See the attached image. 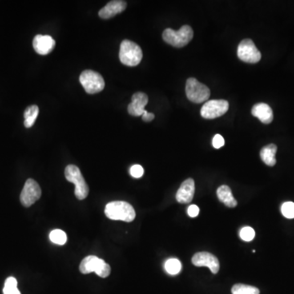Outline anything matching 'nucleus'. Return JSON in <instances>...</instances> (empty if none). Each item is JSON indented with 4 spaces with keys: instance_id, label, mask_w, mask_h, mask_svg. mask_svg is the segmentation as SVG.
Here are the masks:
<instances>
[{
    "instance_id": "30",
    "label": "nucleus",
    "mask_w": 294,
    "mask_h": 294,
    "mask_svg": "<svg viewBox=\"0 0 294 294\" xmlns=\"http://www.w3.org/2000/svg\"><path fill=\"white\" fill-rule=\"evenodd\" d=\"M142 119L145 121V122H150L152 121L153 119H155V114L153 113H149L148 111L145 110V112L142 115Z\"/></svg>"
},
{
    "instance_id": "3",
    "label": "nucleus",
    "mask_w": 294,
    "mask_h": 294,
    "mask_svg": "<svg viewBox=\"0 0 294 294\" xmlns=\"http://www.w3.org/2000/svg\"><path fill=\"white\" fill-rule=\"evenodd\" d=\"M193 36L194 32L192 28L187 25L182 26L178 31L167 28L163 33V40L175 48H182L188 45Z\"/></svg>"
},
{
    "instance_id": "6",
    "label": "nucleus",
    "mask_w": 294,
    "mask_h": 294,
    "mask_svg": "<svg viewBox=\"0 0 294 294\" xmlns=\"http://www.w3.org/2000/svg\"><path fill=\"white\" fill-rule=\"evenodd\" d=\"M79 82L89 94L100 93L105 88L104 78L99 73L94 70H87L81 73Z\"/></svg>"
},
{
    "instance_id": "13",
    "label": "nucleus",
    "mask_w": 294,
    "mask_h": 294,
    "mask_svg": "<svg viewBox=\"0 0 294 294\" xmlns=\"http://www.w3.org/2000/svg\"><path fill=\"white\" fill-rule=\"evenodd\" d=\"M195 181L192 178H188L182 182L176 194V199L178 203H191L195 195Z\"/></svg>"
},
{
    "instance_id": "10",
    "label": "nucleus",
    "mask_w": 294,
    "mask_h": 294,
    "mask_svg": "<svg viewBox=\"0 0 294 294\" xmlns=\"http://www.w3.org/2000/svg\"><path fill=\"white\" fill-rule=\"evenodd\" d=\"M192 263L195 267H206L213 274H217L220 269V263L214 254L207 252L197 253L192 258Z\"/></svg>"
},
{
    "instance_id": "2",
    "label": "nucleus",
    "mask_w": 294,
    "mask_h": 294,
    "mask_svg": "<svg viewBox=\"0 0 294 294\" xmlns=\"http://www.w3.org/2000/svg\"><path fill=\"white\" fill-rule=\"evenodd\" d=\"M142 49L136 43L128 39L121 43L119 60L125 66H138L142 61Z\"/></svg>"
},
{
    "instance_id": "7",
    "label": "nucleus",
    "mask_w": 294,
    "mask_h": 294,
    "mask_svg": "<svg viewBox=\"0 0 294 294\" xmlns=\"http://www.w3.org/2000/svg\"><path fill=\"white\" fill-rule=\"evenodd\" d=\"M237 54L239 59L247 63H258L262 58L260 51L254 45V41L249 38H246L239 43Z\"/></svg>"
},
{
    "instance_id": "1",
    "label": "nucleus",
    "mask_w": 294,
    "mask_h": 294,
    "mask_svg": "<svg viewBox=\"0 0 294 294\" xmlns=\"http://www.w3.org/2000/svg\"><path fill=\"white\" fill-rule=\"evenodd\" d=\"M105 214L111 220L131 222L135 219L134 207L124 201L110 202L105 208Z\"/></svg>"
},
{
    "instance_id": "8",
    "label": "nucleus",
    "mask_w": 294,
    "mask_h": 294,
    "mask_svg": "<svg viewBox=\"0 0 294 294\" xmlns=\"http://www.w3.org/2000/svg\"><path fill=\"white\" fill-rule=\"evenodd\" d=\"M229 102L226 100H211L203 104L201 108V116L204 119H216L227 112Z\"/></svg>"
},
{
    "instance_id": "18",
    "label": "nucleus",
    "mask_w": 294,
    "mask_h": 294,
    "mask_svg": "<svg viewBox=\"0 0 294 294\" xmlns=\"http://www.w3.org/2000/svg\"><path fill=\"white\" fill-rule=\"evenodd\" d=\"M101 261H102V259H100L98 257H86L81 262L80 266H79V271H80L81 273L83 274H90L92 272H96L97 269L99 267Z\"/></svg>"
},
{
    "instance_id": "19",
    "label": "nucleus",
    "mask_w": 294,
    "mask_h": 294,
    "mask_svg": "<svg viewBox=\"0 0 294 294\" xmlns=\"http://www.w3.org/2000/svg\"><path fill=\"white\" fill-rule=\"evenodd\" d=\"M38 113H39V109L35 105L29 106L25 110V113H24V118H25L24 125H25V127L30 129L34 124L37 117H38Z\"/></svg>"
},
{
    "instance_id": "29",
    "label": "nucleus",
    "mask_w": 294,
    "mask_h": 294,
    "mask_svg": "<svg viewBox=\"0 0 294 294\" xmlns=\"http://www.w3.org/2000/svg\"><path fill=\"white\" fill-rule=\"evenodd\" d=\"M188 215L191 218H195L199 215V208L198 206L191 205L188 207Z\"/></svg>"
},
{
    "instance_id": "25",
    "label": "nucleus",
    "mask_w": 294,
    "mask_h": 294,
    "mask_svg": "<svg viewBox=\"0 0 294 294\" xmlns=\"http://www.w3.org/2000/svg\"><path fill=\"white\" fill-rule=\"evenodd\" d=\"M282 214L288 219L294 218V203L286 202L281 206Z\"/></svg>"
},
{
    "instance_id": "11",
    "label": "nucleus",
    "mask_w": 294,
    "mask_h": 294,
    "mask_svg": "<svg viewBox=\"0 0 294 294\" xmlns=\"http://www.w3.org/2000/svg\"><path fill=\"white\" fill-rule=\"evenodd\" d=\"M148 103V97L146 93L138 92L134 93L132 102L128 106V111L133 116H142L145 112V107Z\"/></svg>"
},
{
    "instance_id": "22",
    "label": "nucleus",
    "mask_w": 294,
    "mask_h": 294,
    "mask_svg": "<svg viewBox=\"0 0 294 294\" xmlns=\"http://www.w3.org/2000/svg\"><path fill=\"white\" fill-rule=\"evenodd\" d=\"M50 239L53 243L58 244V245H63L66 243L67 240V236H66V233L64 232L62 230H54L50 233L49 235Z\"/></svg>"
},
{
    "instance_id": "24",
    "label": "nucleus",
    "mask_w": 294,
    "mask_h": 294,
    "mask_svg": "<svg viewBox=\"0 0 294 294\" xmlns=\"http://www.w3.org/2000/svg\"><path fill=\"white\" fill-rule=\"evenodd\" d=\"M110 271H111V269H110V266L102 259L99 267L97 269L95 273L100 277L106 278L110 275Z\"/></svg>"
},
{
    "instance_id": "23",
    "label": "nucleus",
    "mask_w": 294,
    "mask_h": 294,
    "mask_svg": "<svg viewBox=\"0 0 294 294\" xmlns=\"http://www.w3.org/2000/svg\"><path fill=\"white\" fill-rule=\"evenodd\" d=\"M4 294H21L17 288V281L15 278L9 277L6 279Z\"/></svg>"
},
{
    "instance_id": "21",
    "label": "nucleus",
    "mask_w": 294,
    "mask_h": 294,
    "mask_svg": "<svg viewBox=\"0 0 294 294\" xmlns=\"http://www.w3.org/2000/svg\"><path fill=\"white\" fill-rule=\"evenodd\" d=\"M164 268L170 275H178L182 270V263L177 258H170L166 262Z\"/></svg>"
},
{
    "instance_id": "5",
    "label": "nucleus",
    "mask_w": 294,
    "mask_h": 294,
    "mask_svg": "<svg viewBox=\"0 0 294 294\" xmlns=\"http://www.w3.org/2000/svg\"><path fill=\"white\" fill-rule=\"evenodd\" d=\"M186 93L187 98L195 103L206 102L210 97L209 89L195 78H188L186 81Z\"/></svg>"
},
{
    "instance_id": "15",
    "label": "nucleus",
    "mask_w": 294,
    "mask_h": 294,
    "mask_svg": "<svg viewBox=\"0 0 294 294\" xmlns=\"http://www.w3.org/2000/svg\"><path fill=\"white\" fill-rule=\"evenodd\" d=\"M252 114L265 124H269L273 120V111L270 106L266 103H258L254 106Z\"/></svg>"
},
{
    "instance_id": "28",
    "label": "nucleus",
    "mask_w": 294,
    "mask_h": 294,
    "mask_svg": "<svg viewBox=\"0 0 294 294\" xmlns=\"http://www.w3.org/2000/svg\"><path fill=\"white\" fill-rule=\"evenodd\" d=\"M224 138L222 135L216 134V135L214 136V139H213V146H214V148H221V147L224 146Z\"/></svg>"
},
{
    "instance_id": "17",
    "label": "nucleus",
    "mask_w": 294,
    "mask_h": 294,
    "mask_svg": "<svg viewBox=\"0 0 294 294\" xmlns=\"http://www.w3.org/2000/svg\"><path fill=\"white\" fill-rule=\"evenodd\" d=\"M276 152H277V146L275 144L267 145L261 150V159L267 165L273 167L276 163V159H275Z\"/></svg>"
},
{
    "instance_id": "20",
    "label": "nucleus",
    "mask_w": 294,
    "mask_h": 294,
    "mask_svg": "<svg viewBox=\"0 0 294 294\" xmlns=\"http://www.w3.org/2000/svg\"><path fill=\"white\" fill-rule=\"evenodd\" d=\"M232 294H259L260 291L256 287L247 284H237L233 286L231 289Z\"/></svg>"
},
{
    "instance_id": "9",
    "label": "nucleus",
    "mask_w": 294,
    "mask_h": 294,
    "mask_svg": "<svg viewBox=\"0 0 294 294\" xmlns=\"http://www.w3.org/2000/svg\"><path fill=\"white\" fill-rule=\"evenodd\" d=\"M40 186L34 179H28L25 183L20 196V200L24 207H29L40 199Z\"/></svg>"
},
{
    "instance_id": "14",
    "label": "nucleus",
    "mask_w": 294,
    "mask_h": 294,
    "mask_svg": "<svg viewBox=\"0 0 294 294\" xmlns=\"http://www.w3.org/2000/svg\"><path fill=\"white\" fill-rule=\"evenodd\" d=\"M127 7V3L121 0L110 1L99 11V17L102 19H110L117 14L123 13Z\"/></svg>"
},
{
    "instance_id": "12",
    "label": "nucleus",
    "mask_w": 294,
    "mask_h": 294,
    "mask_svg": "<svg viewBox=\"0 0 294 294\" xmlns=\"http://www.w3.org/2000/svg\"><path fill=\"white\" fill-rule=\"evenodd\" d=\"M56 42L50 35L38 34L33 40V47L39 55H48L55 48Z\"/></svg>"
},
{
    "instance_id": "16",
    "label": "nucleus",
    "mask_w": 294,
    "mask_h": 294,
    "mask_svg": "<svg viewBox=\"0 0 294 294\" xmlns=\"http://www.w3.org/2000/svg\"><path fill=\"white\" fill-rule=\"evenodd\" d=\"M217 195L219 200L224 203L227 207H235L237 206V201L233 196L231 188L228 186L223 185L218 187Z\"/></svg>"
},
{
    "instance_id": "27",
    "label": "nucleus",
    "mask_w": 294,
    "mask_h": 294,
    "mask_svg": "<svg viewBox=\"0 0 294 294\" xmlns=\"http://www.w3.org/2000/svg\"><path fill=\"white\" fill-rule=\"evenodd\" d=\"M130 174L134 178H142L144 174V169L139 164L132 166L131 169H130Z\"/></svg>"
},
{
    "instance_id": "26",
    "label": "nucleus",
    "mask_w": 294,
    "mask_h": 294,
    "mask_svg": "<svg viewBox=\"0 0 294 294\" xmlns=\"http://www.w3.org/2000/svg\"><path fill=\"white\" fill-rule=\"evenodd\" d=\"M240 238L244 241H252L255 237V231L254 229L250 227H245L241 229L240 231Z\"/></svg>"
},
{
    "instance_id": "4",
    "label": "nucleus",
    "mask_w": 294,
    "mask_h": 294,
    "mask_svg": "<svg viewBox=\"0 0 294 294\" xmlns=\"http://www.w3.org/2000/svg\"><path fill=\"white\" fill-rule=\"evenodd\" d=\"M65 176L68 182H72L75 185L74 194L77 199L83 200L89 195V188L87 182H85L80 170L77 166L68 165L65 170Z\"/></svg>"
}]
</instances>
